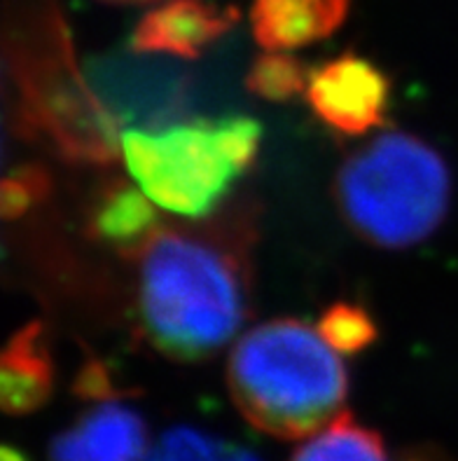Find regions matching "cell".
Wrapping results in <instances>:
<instances>
[{"label": "cell", "mask_w": 458, "mask_h": 461, "mask_svg": "<svg viewBox=\"0 0 458 461\" xmlns=\"http://www.w3.org/2000/svg\"><path fill=\"white\" fill-rule=\"evenodd\" d=\"M87 222L94 240L134 260L164 230L155 202L124 181L111 183L96 194Z\"/></svg>", "instance_id": "30bf717a"}, {"label": "cell", "mask_w": 458, "mask_h": 461, "mask_svg": "<svg viewBox=\"0 0 458 461\" xmlns=\"http://www.w3.org/2000/svg\"><path fill=\"white\" fill-rule=\"evenodd\" d=\"M262 127L250 117L175 124L162 131H124V162L157 206L203 218L220 204L238 176L256 164Z\"/></svg>", "instance_id": "277c9868"}, {"label": "cell", "mask_w": 458, "mask_h": 461, "mask_svg": "<svg viewBox=\"0 0 458 461\" xmlns=\"http://www.w3.org/2000/svg\"><path fill=\"white\" fill-rule=\"evenodd\" d=\"M0 461H29L17 447H12V445H5L3 450H0Z\"/></svg>", "instance_id": "e0dca14e"}, {"label": "cell", "mask_w": 458, "mask_h": 461, "mask_svg": "<svg viewBox=\"0 0 458 461\" xmlns=\"http://www.w3.org/2000/svg\"><path fill=\"white\" fill-rule=\"evenodd\" d=\"M412 461H424V459H412Z\"/></svg>", "instance_id": "d6986e66"}, {"label": "cell", "mask_w": 458, "mask_h": 461, "mask_svg": "<svg viewBox=\"0 0 458 461\" xmlns=\"http://www.w3.org/2000/svg\"><path fill=\"white\" fill-rule=\"evenodd\" d=\"M452 176L436 148L389 131L339 167L337 209L346 225L379 249H409L428 240L449 211Z\"/></svg>", "instance_id": "3957f363"}, {"label": "cell", "mask_w": 458, "mask_h": 461, "mask_svg": "<svg viewBox=\"0 0 458 461\" xmlns=\"http://www.w3.org/2000/svg\"><path fill=\"white\" fill-rule=\"evenodd\" d=\"M49 185L52 181H49L47 171L35 164L12 171L3 181V218L14 221V218L23 216L38 202H42V197L49 193Z\"/></svg>", "instance_id": "9a60e30c"}, {"label": "cell", "mask_w": 458, "mask_h": 461, "mask_svg": "<svg viewBox=\"0 0 458 461\" xmlns=\"http://www.w3.org/2000/svg\"><path fill=\"white\" fill-rule=\"evenodd\" d=\"M311 70L291 52H265L256 57L246 73V89L274 104L297 99L307 94Z\"/></svg>", "instance_id": "7c38bea8"}, {"label": "cell", "mask_w": 458, "mask_h": 461, "mask_svg": "<svg viewBox=\"0 0 458 461\" xmlns=\"http://www.w3.org/2000/svg\"><path fill=\"white\" fill-rule=\"evenodd\" d=\"M237 7H220L211 0H162L139 19L131 47L143 54L202 57L238 23Z\"/></svg>", "instance_id": "8992f818"}, {"label": "cell", "mask_w": 458, "mask_h": 461, "mask_svg": "<svg viewBox=\"0 0 458 461\" xmlns=\"http://www.w3.org/2000/svg\"><path fill=\"white\" fill-rule=\"evenodd\" d=\"M253 221L220 213L202 225L166 228L139 260L140 328L159 354L194 363L215 357L246 321Z\"/></svg>", "instance_id": "6da1fadb"}, {"label": "cell", "mask_w": 458, "mask_h": 461, "mask_svg": "<svg viewBox=\"0 0 458 461\" xmlns=\"http://www.w3.org/2000/svg\"><path fill=\"white\" fill-rule=\"evenodd\" d=\"M348 10L351 0H250V29L267 52H291L328 41Z\"/></svg>", "instance_id": "ba28073f"}, {"label": "cell", "mask_w": 458, "mask_h": 461, "mask_svg": "<svg viewBox=\"0 0 458 461\" xmlns=\"http://www.w3.org/2000/svg\"><path fill=\"white\" fill-rule=\"evenodd\" d=\"M76 392L82 398H92L96 403H105V401H117L122 393L117 392L115 384L111 380V373L105 370L103 363L89 361L85 368L80 370L76 382Z\"/></svg>", "instance_id": "2e32d148"}, {"label": "cell", "mask_w": 458, "mask_h": 461, "mask_svg": "<svg viewBox=\"0 0 458 461\" xmlns=\"http://www.w3.org/2000/svg\"><path fill=\"white\" fill-rule=\"evenodd\" d=\"M111 5H146V3H162V0H103Z\"/></svg>", "instance_id": "ac0fdd59"}, {"label": "cell", "mask_w": 458, "mask_h": 461, "mask_svg": "<svg viewBox=\"0 0 458 461\" xmlns=\"http://www.w3.org/2000/svg\"><path fill=\"white\" fill-rule=\"evenodd\" d=\"M316 330L337 354H360L377 339L379 330L370 312L358 304L335 303L320 314Z\"/></svg>", "instance_id": "5bb4252c"}, {"label": "cell", "mask_w": 458, "mask_h": 461, "mask_svg": "<svg viewBox=\"0 0 458 461\" xmlns=\"http://www.w3.org/2000/svg\"><path fill=\"white\" fill-rule=\"evenodd\" d=\"M307 101L320 122L346 136L382 127L391 104V80L374 61L344 52L311 70Z\"/></svg>", "instance_id": "5b68a950"}, {"label": "cell", "mask_w": 458, "mask_h": 461, "mask_svg": "<svg viewBox=\"0 0 458 461\" xmlns=\"http://www.w3.org/2000/svg\"><path fill=\"white\" fill-rule=\"evenodd\" d=\"M148 455L146 421L117 401L85 412L49 445V461H148Z\"/></svg>", "instance_id": "52a82bcc"}, {"label": "cell", "mask_w": 458, "mask_h": 461, "mask_svg": "<svg viewBox=\"0 0 458 461\" xmlns=\"http://www.w3.org/2000/svg\"><path fill=\"white\" fill-rule=\"evenodd\" d=\"M291 461H391L382 436L344 415L304 440Z\"/></svg>", "instance_id": "8fae6325"}, {"label": "cell", "mask_w": 458, "mask_h": 461, "mask_svg": "<svg viewBox=\"0 0 458 461\" xmlns=\"http://www.w3.org/2000/svg\"><path fill=\"white\" fill-rule=\"evenodd\" d=\"M148 461H260L237 443L192 427H175L152 445Z\"/></svg>", "instance_id": "4fadbf2b"}, {"label": "cell", "mask_w": 458, "mask_h": 461, "mask_svg": "<svg viewBox=\"0 0 458 461\" xmlns=\"http://www.w3.org/2000/svg\"><path fill=\"white\" fill-rule=\"evenodd\" d=\"M54 361L45 328L31 321L12 335L0 361V405L7 415L38 412L52 398Z\"/></svg>", "instance_id": "9c48e42d"}, {"label": "cell", "mask_w": 458, "mask_h": 461, "mask_svg": "<svg viewBox=\"0 0 458 461\" xmlns=\"http://www.w3.org/2000/svg\"><path fill=\"white\" fill-rule=\"evenodd\" d=\"M227 386L250 427L311 438L346 415V370L319 330L297 319L250 328L227 361Z\"/></svg>", "instance_id": "7a4b0ae2"}]
</instances>
